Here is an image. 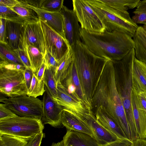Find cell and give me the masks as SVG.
I'll use <instances>...</instances> for the list:
<instances>
[{"mask_svg":"<svg viewBox=\"0 0 146 146\" xmlns=\"http://www.w3.org/2000/svg\"><path fill=\"white\" fill-rule=\"evenodd\" d=\"M16 65L0 60V92L9 98L27 94L24 70L17 69Z\"/></svg>","mask_w":146,"mask_h":146,"instance_id":"8992f818","label":"cell"},{"mask_svg":"<svg viewBox=\"0 0 146 146\" xmlns=\"http://www.w3.org/2000/svg\"><path fill=\"white\" fill-rule=\"evenodd\" d=\"M133 12L132 19L136 24L146 25V0L140 1Z\"/></svg>","mask_w":146,"mask_h":146,"instance_id":"d6a6232c","label":"cell"},{"mask_svg":"<svg viewBox=\"0 0 146 146\" xmlns=\"http://www.w3.org/2000/svg\"><path fill=\"white\" fill-rule=\"evenodd\" d=\"M100 106L117 122L127 137L132 141L125 110L116 86L113 63L110 60L104 69L92 100L93 113Z\"/></svg>","mask_w":146,"mask_h":146,"instance_id":"6da1fadb","label":"cell"},{"mask_svg":"<svg viewBox=\"0 0 146 146\" xmlns=\"http://www.w3.org/2000/svg\"><path fill=\"white\" fill-rule=\"evenodd\" d=\"M143 29L146 31V25H144L143 26Z\"/></svg>","mask_w":146,"mask_h":146,"instance_id":"816d5d0a","label":"cell"},{"mask_svg":"<svg viewBox=\"0 0 146 146\" xmlns=\"http://www.w3.org/2000/svg\"><path fill=\"white\" fill-rule=\"evenodd\" d=\"M3 103L18 116L41 119L43 116L42 102L38 98L21 96L9 98Z\"/></svg>","mask_w":146,"mask_h":146,"instance_id":"ba28073f","label":"cell"},{"mask_svg":"<svg viewBox=\"0 0 146 146\" xmlns=\"http://www.w3.org/2000/svg\"><path fill=\"white\" fill-rule=\"evenodd\" d=\"M0 58L1 60L24 66L14 50L5 43L1 42H0Z\"/></svg>","mask_w":146,"mask_h":146,"instance_id":"83f0119b","label":"cell"},{"mask_svg":"<svg viewBox=\"0 0 146 146\" xmlns=\"http://www.w3.org/2000/svg\"><path fill=\"white\" fill-rule=\"evenodd\" d=\"M45 92L42 100L43 116L41 120L44 125L48 124L55 127L62 124L61 118L63 108L52 97L45 85Z\"/></svg>","mask_w":146,"mask_h":146,"instance_id":"8fae6325","label":"cell"},{"mask_svg":"<svg viewBox=\"0 0 146 146\" xmlns=\"http://www.w3.org/2000/svg\"><path fill=\"white\" fill-rule=\"evenodd\" d=\"M131 105L139 137L146 139V112L141 105L136 91L132 88Z\"/></svg>","mask_w":146,"mask_h":146,"instance_id":"ac0fdd59","label":"cell"},{"mask_svg":"<svg viewBox=\"0 0 146 146\" xmlns=\"http://www.w3.org/2000/svg\"><path fill=\"white\" fill-rule=\"evenodd\" d=\"M7 96L0 92V102H3L7 100L8 98Z\"/></svg>","mask_w":146,"mask_h":146,"instance_id":"c3c4849f","label":"cell"},{"mask_svg":"<svg viewBox=\"0 0 146 146\" xmlns=\"http://www.w3.org/2000/svg\"><path fill=\"white\" fill-rule=\"evenodd\" d=\"M80 35L82 42L92 52L112 61L122 59L135 48L132 38L117 31L106 30L93 33L81 28Z\"/></svg>","mask_w":146,"mask_h":146,"instance_id":"7a4b0ae2","label":"cell"},{"mask_svg":"<svg viewBox=\"0 0 146 146\" xmlns=\"http://www.w3.org/2000/svg\"><path fill=\"white\" fill-rule=\"evenodd\" d=\"M76 115L90 127L99 146L104 145L120 139L100 124L92 112L82 116Z\"/></svg>","mask_w":146,"mask_h":146,"instance_id":"5bb4252c","label":"cell"},{"mask_svg":"<svg viewBox=\"0 0 146 146\" xmlns=\"http://www.w3.org/2000/svg\"><path fill=\"white\" fill-rule=\"evenodd\" d=\"M60 12L63 20L66 38L71 47L75 45L77 41H81V28L73 10L70 9L63 5Z\"/></svg>","mask_w":146,"mask_h":146,"instance_id":"7c38bea8","label":"cell"},{"mask_svg":"<svg viewBox=\"0 0 146 146\" xmlns=\"http://www.w3.org/2000/svg\"><path fill=\"white\" fill-rule=\"evenodd\" d=\"M18 2L15 6L10 8L24 18L28 23H36L39 21L37 14L33 10Z\"/></svg>","mask_w":146,"mask_h":146,"instance_id":"f1b7e54d","label":"cell"},{"mask_svg":"<svg viewBox=\"0 0 146 146\" xmlns=\"http://www.w3.org/2000/svg\"><path fill=\"white\" fill-rule=\"evenodd\" d=\"M0 42H4L6 32V20L0 18Z\"/></svg>","mask_w":146,"mask_h":146,"instance_id":"60d3db41","label":"cell"},{"mask_svg":"<svg viewBox=\"0 0 146 146\" xmlns=\"http://www.w3.org/2000/svg\"><path fill=\"white\" fill-rule=\"evenodd\" d=\"M62 141L64 146H99L94 137L70 129H67Z\"/></svg>","mask_w":146,"mask_h":146,"instance_id":"44dd1931","label":"cell"},{"mask_svg":"<svg viewBox=\"0 0 146 146\" xmlns=\"http://www.w3.org/2000/svg\"><path fill=\"white\" fill-rule=\"evenodd\" d=\"M135 58V50L133 48L122 59L112 61L115 69L116 86L125 110L132 141L139 138L131 105L132 70Z\"/></svg>","mask_w":146,"mask_h":146,"instance_id":"277c9868","label":"cell"},{"mask_svg":"<svg viewBox=\"0 0 146 146\" xmlns=\"http://www.w3.org/2000/svg\"><path fill=\"white\" fill-rule=\"evenodd\" d=\"M17 116L18 115L7 108L4 104H0V120Z\"/></svg>","mask_w":146,"mask_h":146,"instance_id":"8d00e7d4","label":"cell"},{"mask_svg":"<svg viewBox=\"0 0 146 146\" xmlns=\"http://www.w3.org/2000/svg\"><path fill=\"white\" fill-rule=\"evenodd\" d=\"M39 20L46 50L59 63L70 46L66 39L41 19Z\"/></svg>","mask_w":146,"mask_h":146,"instance_id":"30bf717a","label":"cell"},{"mask_svg":"<svg viewBox=\"0 0 146 146\" xmlns=\"http://www.w3.org/2000/svg\"><path fill=\"white\" fill-rule=\"evenodd\" d=\"M63 0H42L40 9L50 12H59L63 6Z\"/></svg>","mask_w":146,"mask_h":146,"instance_id":"e575fe53","label":"cell"},{"mask_svg":"<svg viewBox=\"0 0 146 146\" xmlns=\"http://www.w3.org/2000/svg\"><path fill=\"white\" fill-rule=\"evenodd\" d=\"M44 135V133L42 132L33 137L31 146H40L42 139Z\"/></svg>","mask_w":146,"mask_h":146,"instance_id":"ee69618b","label":"cell"},{"mask_svg":"<svg viewBox=\"0 0 146 146\" xmlns=\"http://www.w3.org/2000/svg\"><path fill=\"white\" fill-rule=\"evenodd\" d=\"M62 81L69 82L73 85L76 89L77 94L81 101L91 110L84 94L73 60L65 78Z\"/></svg>","mask_w":146,"mask_h":146,"instance_id":"cb8c5ba5","label":"cell"},{"mask_svg":"<svg viewBox=\"0 0 146 146\" xmlns=\"http://www.w3.org/2000/svg\"><path fill=\"white\" fill-rule=\"evenodd\" d=\"M18 1L22 3L40 8L42 0H20Z\"/></svg>","mask_w":146,"mask_h":146,"instance_id":"7bdbcfd3","label":"cell"},{"mask_svg":"<svg viewBox=\"0 0 146 146\" xmlns=\"http://www.w3.org/2000/svg\"><path fill=\"white\" fill-rule=\"evenodd\" d=\"M45 92V84L43 80L41 81H39L36 74L33 72L32 80L27 95L36 98L38 96L42 95Z\"/></svg>","mask_w":146,"mask_h":146,"instance_id":"4dcf8cb0","label":"cell"},{"mask_svg":"<svg viewBox=\"0 0 146 146\" xmlns=\"http://www.w3.org/2000/svg\"><path fill=\"white\" fill-rule=\"evenodd\" d=\"M27 23L6 20L5 43L14 50L23 49L22 43Z\"/></svg>","mask_w":146,"mask_h":146,"instance_id":"9a60e30c","label":"cell"},{"mask_svg":"<svg viewBox=\"0 0 146 146\" xmlns=\"http://www.w3.org/2000/svg\"><path fill=\"white\" fill-rule=\"evenodd\" d=\"M132 87L137 92H146V64L136 57L132 70Z\"/></svg>","mask_w":146,"mask_h":146,"instance_id":"7402d4cb","label":"cell"},{"mask_svg":"<svg viewBox=\"0 0 146 146\" xmlns=\"http://www.w3.org/2000/svg\"><path fill=\"white\" fill-rule=\"evenodd\" d=\"M45 86L52 98H57V84L51 68L46 67L43 80Z\"/></svg>","mask_w":146,"mask_h":146,"instance_id":"f546056e","label":"cell"},{"mask_svg":"<svg viewBox=\"0 0 146 146\" xmlns=\"http://www.w3.org/2000/svg\"><path fill=\"white\" fill-rule=\"evenodd\" d=\"M136 58L146 64V31L138 27L133 36Z\"/></svg>","mask_w":146,"mask_h":146,"instance_id":"603a6c76","label":"cell"},{"mask_svg":"<svg viewBox=\"0 0 146 146\" xmlns=\"http://www.w3.org/2000/svg\"><path fill=\"white\" fill-rule=\"evenodd\" d=\"M33 72L30 68H26L24 72V76L26 86L28 90L30 86L32 80Z\"/></svg>","mask_w":146,"mask_h":146,"instance_id":"f35d334b","label":"cell"},{"mask_svg":"<svg viewBox=\"0 0 146 146\" xmlns=\"http://www.w3.org/2000/svg\"><path fill=\"white\" fill-rule=\"evenodd\" d=\"M0 18L21 23H28L24 18L10 8L0 5Z\"/></svg>","mask_w":146,"mask_h":146,"instance_id":"836d02e7","label":"cell"},{"mask_svg":"<svg viewBox=\"0 0 146 146\" xmlns=\"http://www.w3.org/2000/svg\"><path fill=\"white\" fill-rule=\"evenodd\" d=\"M85 1L101 19L106 30L118 31L133 37L138 26L131 18L129 14L121 13L100 0Z\"/></svg>","mask_w":146,"mask_h":146,"instance_id":"5b68a950","label":"cell"},{"mask_svg":"<svg viewBox=\"0 0 146 146\" xmlns=\"http://www.w3.org/2000/svg\"><path fill=\"white\" fill-rule=\"evenodd\" d=\"M136 92L141 105L146 112V92Z\"/></svg>","mask_w":146,"mask_h":146,"instance_id":"b9f144b4","label":"cell"},{"mask_svg":"<svg viewBox=\"0 0 146 146\" xmlns=\"http://www.w3.org/2000/svg\"><path fill=\"white\" fill-rule=\"evenodd\" d=\"M18 2L17 0H0V5L3 6L11 8L16 5Z\"/></svg>","mask_w":146,"mask_h":146,"instance_id":"f6af8a7d","label":"cell"},{"mask_svg":"<svg viewBox=\"0 0 146 146\" xmlns=\"http://www.w3.org/2000/svg\"><path fill=\"white\" fill-rule=\"evenodd\" d=\"M57 88L58 97L54 99L64 109L79 116H83L92 112L84 104L69 94L60 82L57 84Z\"/></svg>","mask_w":146,"mask_h":146,"instance_id":"4fadbf2b","label":"cell"},{"mask_svg":"<svg viewBox=\"0 0 146 146\" xmlns=\"http://www.w3.org/2000/svg\"><path fill=\"white\" fill-rule=\"evenodd\" d=\"M24 40L27 44L37 48L44 57L46 50L40 21L36 23L27 24L24 33Z\"/></svg>","mask_w":146,"mask_h":146,"instance_id":"2e32d148","label":"cell"},{"mask_svg":"<svg viewBox=\"0 0 146 146\" xmlns=\"http://www.w3.org/2000/svg\"><path fill=\"white\" fill-rule=\"evenodd\" d=\"M33 138L28 141V143L26 146H31Z\"/></svg>","mask_w":146,"mask_h":146,"instance_id":"f907efd6","label":"cell"},{"mask_svg":"<svg viewBox=\"0 0 146 146\" xmlns=\"http://www.w3.org/2000/svg\"><path fill=\"white\" fill-rule=\"evenodd\" d=\"M140 0H100L102 3L121 13L129 14L128 10L137 7Z\"/></svg>","mask_w":146,"mask_h":146,"instance_id":"4316f807","label":"cell"},{"mask_svg":"<svg viewBox=\"0 0 146 146\" xmlns=\"http://www.w3.org/2000/svg\"><path fill=\"white\" fill-rule=\"evenodd\" d=\"M73 61L88 102L92 110L91 101L108 59L92 52L82 41L71 47Z\"/></svg>","mask_w":146,"mask_h":146,"instance_id":"3957f363","label":"cell"},{"mask_svg":"<svg viewBox=\"0 0 146 146\" xmlns=\"http://www.w3.org/2000/svg\"><path fill=\"white\" fill-rule=\"evenodd\" d=\"M44 59L46 67L51 68L54 73L59 66V63L51 54L47 51L44 57Z\"/></svg>","mask_w":146,"mask_h":146,"instance_id":"d590c367","label":"cell"},{"mask_svg":"<svg viewBox=\"0 0 146 146\" xmlns=\"http://www.w3.org/2000/svg\"><path fill=\"white\" fill-rule=\"evenodd\" d=\"M51 146H64L62 140L57 143H53Z\"/></svg>","mask_w":146,"mask_h":146,"instance_id":"681fc988","label":"cell"},{"mask_svg":"<svg viewBox=\"0 0 146 146\" xmlns=\"http://www.w3.org/2000/svg\"><path fill=\"white\" fill-rule=\"evenodd\" d=\"M72 61V50L70 46L65 54L60 60L59 63V66L53 73L57 84L65 78Z\"/></svg>","mask_w":146,"mask_h":146,"instance_id":"484cf974","label":"cell"},{"mask_svg":"<svg viewBox=\"0 0 146 146\" xmlns=\"http://www.w3.org/2000/svg\"><path fill=\"white\" fill-rule=\"evenodd\" d=\"M45 68L46 65L44 59L40 68L36 74L37 78L40 81H42L43 80Z\"/></svg>","mask_w":146,"mask_h":146,"instance_id":"bcb514c9","label":"cell"},{"mask_svg":"<svg viewBox=\"0 0 146 146\" xmlns=\"http://www.w3.org/2000/svg\"><path fill=\"white\" fill-rule=\"evenodd\" d=\"M72 4L81 29L93 33H102L106 30L103 22L85 0H73Z\"/></svg>","mask_w":146,"mask_h":146,"instance_id":"9c48e42d","label":"cell"},{"mask_svg":"<svg viewBox=\"0 0 146 146\" xmlns=\"http://www.w3.org/2000/svg\"><path fill=\"white\" fill-rule=\"evenodd\" d=\"M131 146H146V139H136L132 141Z\"/></svg>","mask_w":146,"mask_h":146,"instance_id":"7dc6e473","label":"cell"},{"mask_svg":"<svg viewBox=\"0 0 146 146\" xmlns=\"http://www.w3.org/2000/svg\"><path fill=\"white\" fill-rule=\"evenodd\" d=\"M22 4L33 10L37 14L39 19L46 23L66 39L63 20L60 12H49L38 8Z\"/></svg>","mask_w":146,"mask_h":146,"instance_id":"e0dca14e","label":"cell"},{"mask_svg":"<svg viewBox=\"0 0 146 146\" xmlns=\"http://www.w3.org/2000/svg\"><path fill=\"white\" fill-rule=\"evenodd\" d=\"M29 141L19 137L0 134V146H26Z\"/></svg>","mask_w":146,"mask_h":146,"instance_id":"1f68e13d","label":"cell"},{"mask_svg":"<svg viewBox=\"0 0 146 146\" xmlns=\"http://www.w3.org/2000/svg\"><path fill=\"white\" fill-rule=\"evenodd\" d=\"M22 44L30 62L31 69L36 74L43 62L44 56L37 48L26 44L24 39Z\"/></svg>","mask_w":146,"mask_h":146,"instance_id":"d4e9b609","label":"cell"},{"mask_svg":"<svg viewBox=\"0 0 146 146\" xmlns=\"http://www.w3.org/2000/svg\"><path fill=\"white\" fill-rule=\"evenodd\" d=\"M93 114L100 124L115 135L119 139H129L117 122L104 110L102 106L98 108Z\"/></svg>","mask_w":146,"mask_h":146,"instance_id":"d6986e66","label":"cell"},{"mask_svg":"<svg viewBox=\"0 0 146 146\" xmlns=\"http://www.w3.org/2000/svg\"><path fill=\"white\" fill-rule=\"evenodd\" d=\"M61 123L67 129L87 134L95 138L93 133L88 125L77 115L69 111L64 109Z\"/></svg>","mask_w":146,"mask_h":146,"instance_id":"ffe728a7","label":"cell"},{"mask_svg":"<svg viewBox=\"0 0 146 146\" xmlns=\"http://www.w3.org/2000/svg\"><path fill=\"white\" fill-rule=\"evenodd\" d=\"M132 141L129 139H119L102 146H131Z\"/></svg>","mask_w":146,"mask_h":146,"instance_id":"ab89813d","label":"cell"},{"mask_svg":"<svg viewBox=\"0 0 146 146\" xmlns=\"http://www.w3.org/2000/svg\"><path fill=\"white\" fill-rule=\"evenodd\" d=\"M23 48V49L19 48L14 50L18 55L25 68L31 69L30 62L27 52L24 48Z\"/></svg>","mask_w":146,"mask_h":146,"instance_id":"74e56055","label":"cell"},{"mask_svg":"<svg viewBox=\"0 0 146 146\" xmlns=\"http://www.w3.org/2000/svg\"><path fill=\"white\" fill-rule=\"evenodd\" d=\"M44 125L40 119L19 116L0 120V134L28 141L43 132Z\"/></svg>","mask_w":146,"mask_h":146,"instance_id":"52a82bcc","label":"cell"}]
</instances>
